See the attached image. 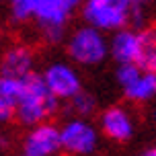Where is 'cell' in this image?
I'll return each mask as SVG.
<instances>
[{"label":"cell","instance_id":"obj_1","mask_svg":"<svg viewBox=\"0 0 156 156\" xmlns=\"http://www.w3.org/2000/svg\"><path fill=\"white\" fill-rule=\"evenodd\" d=\"M82 0H10L16 21L35 19L49 41H60L70 15Z\"/></svg>","mask_w":156,"mask_h":156},{"label":"cell","instance_id":"obj_2","mask_svg":"<svg viewBox=\"0 0 156 156\" xmlns=\"http://www.w3.org/2000/svg\"><path fill=\"white\" fill-rule=\"evenodd\" d=\"M58 109V97L47 86L45 78L29 74L23 78V94L16 105V117L25 125H37Z\"/></svg>","mask_w":156,"mask_h":156},{"label":"cell","instance_id":"obj_3","mask_svg":"<svg viewBox=\"0 0 156 156\" xmlns=\"http://www.w3.org/2000/svg\"><path fill=\"white\" fill-rule=\"evenodd\" d=\"M82 16L101 31H119L132 19V4L125 0H84Z\"/></svg>","mask_w":156,"mask_h":156},{"label":"cell","instance_id":"obj_4","mask_svg":"<svg viewBox=\"0 0 156 156\" xmlns=\"http://www.w3.org/2000/svg\"><path fill=\"white\" fill-rule=\"evenodd\" d=\"M99 31L101 29H97V27H82L74 31V35L68 41V54L74 62L82 64V66H93V64L105 60L109 45Z\"/></svg>","mask_w":156,"mask_h":156},{"label":"cell","instance_id":"obj_5","mask_svg":"<svg viewBox=\"0 0 156 156\" xmlns=\"http://www.w3.org/2000/svg\"><path fill=\"white\" fill-rule=\"evenodd\" d=\"M62 150L70 154H90L97 146V132L82 119H72L60 129Z\"/></svg>","mask_w":156,"mask_h":156},{"label":"cell","instance_id":"obj_6","mask_svg":"<svg viewBox=\"0 0 156 156\" xmlns=\"http://www.w3.org/2000/svg\"><path fill=\"white\" fill-rule=\"evenodd\" d=\"M60 148H62L60 129L49 123H37L23 144L27 156H54Z\"/></svg>","mask_w":156,"mask_h":156},{"label":"cell","instance_id":"obj_7","mask_svg":"<svg viewBox=\"0 0 156 156\" xmlns=\"http://www.w3.org/2000/svg\"><path fill=\"white\" fill-rule=\"evenodd\" d=\"M43 78H45L47 86L51 88V93L58 99H72L80 93V78L66 64L58 62L47 66L45 72H43Z\"/></svg>","mask_w":156,"mask_h":156},{"label":"cell","instance_id":"obj_8","mask_svg":"<svg viewBox=\"0 0 156 156\" xmlns=\"http://www.w3.org/2000/svg\"><path fill=\"white\" fill-rule=\"evenodd\" d=\"M142 47V33L132 29H119L109 43V51L119 64H136Z\"/></svg>","mask_w":156,"mask_h":156},{"label":"cell","instance_id":"obj_9","mask_svg":"<svg viewBox=\"0 0 156 156\" xmlns=\"http://www.w3.org/2000/svg\"><path fill=\"white\" fill-rule=\"evenodd\" d=\"M31 66H33V54L23 45H15L4 54L2 62H0V72L4 76L25 78L31 74Z\"/></svg>","mask_w":156,"mask_h":156},{"label":"cell","instance_id":"obj_10","mask_svg":"<svg viewBox=\"0 0 156 156\" xmlns=\"http://www.w3.org/2000/svg\"><path fill=\"white\" fill-rule=\"evenodd\" d=\"M101 127L111 140H119V142L127 140L133 133L132 119L127 115V111H123L121 107H111V109L105 111L101 117Z\"/></svg>","mask_w":156,"mask_h":156},{"label":"cell","instance_id":"obj_11","mask_svg":"<svg viewBox=\"0 0 156 156\" xmlns=\"http://www.w3.org/2000/svg\"><path fill=\"white\" fill-rule=\"evenodd\" d=\"M127 99L132 101H148L156 94V72H146L140 70L133 76L132 82L123 86Z\"/></svg>","mask_w":156,"mask_h":156},{"label":"cell","instance_id":"obj_12","mask_svg":"<svg viewBox=\"0 0 156 156\" xmlns=\"http://www.w3.org/2000/svg\"><path fill=\"white\" fill-rule=\"evenodd\" d=\"M136 64L146 72H156V35L152 31L142 33V47Z\"/></svg>","mask_w":156,"mask_h":156},{"label":"cell","instance_id":"obj_13","mask_svg":"<svg viewBox=\"0 0 156 156\" xmlns=\"http://www.w3.org/2000/svg\"><path fill=\"white\" fill-rule=\"evenodd\" d=\"M23 94V78H12V76H4L0 74V97L6 99L10 105H19Z\"/></svg>","mask_w":156,"mask_h":156},{"label":"cell","instance_id":"obj_14","mask_svg":"<svg viewBox=\"0 0 156 156\" xmlns=\"http://www.w3.org/2000/svg\"><path fill=\"white\" fill-rule=\"evenodd\" d=\"M70 103H72V109L76 111L78 115H90V113L94 111V99H93V94L82 93V90H80L76 97H72Z\"/></svg>","mask_w":156,"mask_h":156},{"label":"cell","instance_id":"obj_15","mask_svg":"<svg viewBox=\"0 0 156 156\" xmlns=\"http://www.w3.org/2000/svg\"><path fill=\"white\" fill-rule=\"evenodd\" d=\"M15 113H16V107H15V105H10L6 99H2V97H0V121L10 119Z\"/></svg>","mask_w":156,"mask_h":156},{"label":"cell","instance_id":"obj_16","mask_svg":"<svg viewBox=\"0 0 156 156\" xmlns=\"http://www.w3.org/2000/svg\"><path fill=\"white\" fill-rule=\"evenodd\" d=\"M144 156H156V148H152V150H148Z\"/></svg>","mask_w":156,"mask_h":156},{"label":"cell","instance_id":"obj_17","mask_svg":"<svg viewBox=\"0 0 156 156\" xmlns=\"http://www.w3.org/2000/svg\"><path fill=\"white\" fill-rule=\"evenodd\" d=\"M125 2H129V4H132V6H136V4H140L142 0H125Z\"/></svg>","mask_w":156,"mask_h":156},{"label":"cell","instance_id":"obj_18","mask_svg":"<svg viewBox=\"0 0 156 156\" xmlns=\"http://www.w3.org/2000/svg\"><path fill=\"white\" fill-rule=\"evenodd\" d=\"M0 146H4V138L2 136H0Z\"/></svg>","mask_w":156,"mask_h":156},{"label":"cell","instance_id":"obj_19","mask_svg":"<svg viewBox=\"0 0 156 156\" xmlns=\"http://www.w3.org/2000/svg\"><path fill=\"white\" fill-rule=\"evenodd\" d=\"M23 156H27V154H23Z\"/></svg>","mask_w":156,"mask_h":156}]
</instances>
